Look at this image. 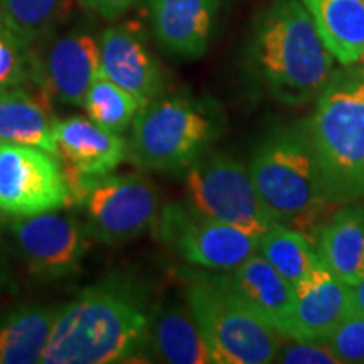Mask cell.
<instances>
[{
    "label": "cell",
    "mask_w": 364,
    "mask_h": 364,
    "mask_svg": "<svg viewBox=\"0 0 364 364\" xmlns=\"http://www.w3.org/2000/svg\"><path fill=\"white\" fill-rule=\"evenodd\" d=\"M152 311L134 279L108 277L59 307L44 364H113L145 349Z\"/></svg>",
    "instance_id": "obj_1"
},
{
    "label": "cell",
    "mask_w": 364,
    "mask_h": 364,
    "mask_svg": "<svg viewBox=\"0 0 364 364\" xmlns=\"http://www.w3.org/2000/svg\"><path fill=\"white\" fill-rule=\"evenodd\" d=\"M334 61L300 0H273L255 22L250 63L279 103L316 102L334 73Z\"/></svg>",
    "instance_id": "obj_2"
},
{
    "label": "cell",
    "mask_w": 364,
    "mask_h": 364,
    "mask_svg": "<svg viewBox=\"0 0 364 364\" xmlns=\"http://www.w3.org/2000/svg\"><path fill=\"white\" fill-rule=\"evenodd\" d=\"M255 189L280 225L316 235L336 206L306 125L268 132L250 159Z\"/></svg>",
    "instance_id": "obj_3"
},
{
    "label": "cell",
    "mask_w": 364,
    "mask_h": 364,
    "mask_svg": "<svg viewBox=\"0 0 364 364\" xmlns=\"http://www.w3.org/2000/svg\"><path fill=\"white\" fill-rule=\"evenodd\" d=\"M306 130L336 206L364 199V73L343 66L321 91Z\"/></svg>",
    "instance_id": "obj_4"
},
{
    "label": "cell",
    "mask_w": 364,
    "mask_h": 364,
    "mask_svg": "<svg viewBox=\"0 0 364 364\" xmlns=\"http://www.w3.org/2000/svg\"><path fill=\"white\" fill-rule=\"evenodd\" d=\"M184 294L216 364L273 363L284 338L218 272L191 273Z\"/></svg>",
    "instance_id": "obj_5"
},
{
    "label": "cell",
    "mask_w": 364,
    "mask_h": 364,
    "mask_svg": "<svg viewBox=\"0 0 364 364\" xmlns=\"http://www.w3.org/2000/svg\"><path fill=\"white\" fill-rule=\"evenodd\" d=\"M221 132V113L211 102L188 97H157L132 124L129 157L142 169L188 171Z\"/></svg>",
    "instance_id": "obj_6"
},
{
    "label": "cell",
    "mask_w": 364,
    "mask_h": 364,
    "mask_svg": "<svg viewBox=\"0 0 364 364\" xmlns=\"http://www.w3.org/2000/svg\"><path fill=\"white\" fill-rule=\"evenodd\" d=\"M186 191L199 213L252 235L280 225L255 189L250 167L226 152L203 154L186 171Z\"/></svg>",
    "instance_id": "obj_7"
},
{
    "label": "cell",
    "mask_w": 364,
    "mask_h": 364,
    "mask_svg": "<svg viewBox=\"0 0 364 364\" xmlns=\"http://www.w3.org/2000/svg\"><path fill=\"white\" fill-rule=\"evenodd\" d=\"M154 233L186 263L204 270H230L258 252L260 236L213 220L189 203L162 206Z\"/></svg>",
    "instance_id": "obj_8"
},
{
    "label": "cell",
    "mask_w": 364,
    "mask_h": 364,
    "mask_svg": "<svg viewBox=\"0 0 364 364\" xmlns=\"http://www.w3.org/2000/svg\"><path fill=\"white\" fill-rule=\"evenodd\" d=\"M90 236L108 245H120L152 230L161 215V194L142 174H110L90 186L83 198Z\"/></svg>",
    "instance_id": "obj_9"
},
{
    "label": "cell",
    "mask_w": 364,
    "mask_h": 364,
    "mask_svg": "<svg viewBox=\"0 0 364 364\" xmlns=\"http://www.w3.org/2000/svg\"><path fill=\"white\" fill-rule=\"evenodd\" d=\"M71 206L61 164L43 149L0 144V215L26 218Z\"/></svg>",
    "instance_id": "obj_10"
},
{
    "label": "cell",
    "mask_w": 364,
    "mask_h": 364,
    "mask_svg": "<svg viewBox=\"0 0 364 364\" xmlns=\"http://www.w3.org/2000/svg\"><path fill=\"white\" fill-rule=\"evenodd\" d=\"M59 211L16 218L11 225L22 260L41 279H68L78 273L88 250L85 225Z\"/></svg>",
    "instance_id": "obj_11"
},
{
    "label": "cell",
    "mask_w": 364,
    "mask_h": 364,
    "mask_svg": "<svg viewBox=\"0 0 364 364\" xmlns=\"http://www.w3.org/2000/svg\"><path fill=\"white\" fill-rule=\"evenodd\" d=\"M54 142L71 193V206L80 203L93 182L113 174L129 157L124 136L83 117L56 120Z\"/></svg>",
    "instance_id": "obj_12"
},
{
    "label": "cell",
    "mask_w": 364,
    "mask_h": 364,
    "mask_svg": "<svg viewBox=\"0 0 364 364\" xmlns=\"http://www.w3.org/2000/svg\"><path fill=\"white\" fill-rule=\"evenodd\" d=\"M39 88L58 103L83 107L86 91L102 73L100 43L93 36L73 31L54 39L39 61H31Z\"/></svg>",
    "instance_id": "obj_13"
},
{
    "label": "cell",
    "mask_w": 364,
    "mask_h": 364,
    "mask_svg": "<svg viewBox=\"0 0 364 364\" xmlns=\"http://www.w3.org/2000/svg\"><path fill=\"white\" fill-rule=\"evenodd\" d=\"M218 275L241 299L247 300L282 338H299L294 317V287L260 253H253L238 267L218 272Z\"/></svg>",
    "instance_id": "obj_14"
},
{
    "label": "cell",
    "mask_w": 364,
    "mask_h": 364,
    "mask_svg": "<svg viewBox=\"0 0 364 364\" xmlns=\"http://www.w3.org/2000/svg\"><path fill=\"white\" fill-rule=\"evenodd\" d=\"M98 43L100 65L108 80L130 91L144 105L161 97L162 70L134 27H107Z\"/></svg>",
    "instance_id": "obj_15"
},
{
    "label": "cell",
    "mask_w": 364,
    "mask_h": 364,
    "mask_svg": "<svg viewBox=\"0 0 364 364\" xmlns=\"http://www.w3.org/2000/svg\"><path fill=\"white\" fill-rule=\"evenodd\" d=\"M221 0H149L154 34L164 49L196 59L208 51Z\"/></svg>",
    "instance_id": "obj_16"
},
{
    "label": "cell",
    "mask_w": 364,
    "mask_h": 364,
    "mask_svg": "<svg viewBox=\"0 0 364 364\" xmlns=\"http://www.w3.org/2000/svg\"><path fill=\"white\" fill-rule=\"evenodd\" d=\"M297 339L327 341L341 322L354 312L351 285L322 265L294 289Z\"/></svg>",
    "instance_id": "obj_17"
},
{
    "label": "cell",
    "mask_w": 364,
    "mask_h": 364,
    "mask_svg": "<svg viewBox=\"0 0 364 364\" xmlns=\"http://www.w3.org/2000/svg\"><path fill=\"white\" fill-rule=\"evenodd\" d=\"M316 250L338 279L354 285L364 277V204H338L316 231Z\"/></svg>",
    "instance_id": "obj_18"
},
{
    "label": "cell",
    "mask_w": 364,
    "mask_h": 364,
    "mask_svg": "<svg viewBox=\"0 0 364 364\" xmlns=\"http://www.w3.org/2000/svg\"><path fill=\"white\" fill-rule=\"evenodd\" d=\"M144 351L171 364L215 363L188 304L169 302L154 307Z\"/></svg>",
    "instance_id": "obj_19"
},
{
    "label": "cell",
    "mask_w": 364,
    "mask_h": 364,
    "mask_svg": "<svg viewBox=\"0 0 364 364\" xmlns=\"http://www.w3.org/2000/svg\"><path fill=\"white\" fill-rule=\"evenodd\" d=\"M48 98L22 85L0 86V144L31 145L56 156V118Z\"/></svg>",
    "instance_id": "obj_20"
},
{
    "label": "cell",
    "mask_w": 364,
    "mask_h": 364,
    "mask_svg": "<svg viewBox=\"0 0 364 364\" xmlns=\"http://www.w3.org/2000/svg\"><path fill=\"white\" fill-rule=\"evenodd\" d=\"M322 43L341 66H353L364 54L363 0H300Z\"/></svg>",
    "instance_id": "obj_21"
},
{
    "label": "cell",
    "mask_w": 364,
    "mask_h": 364,
    "mask_svg": "<svg viewBox=\"0 0 364 364\" xmlns=\"http://www.w3.org/2000/svg\"><path fill=\"white\" fill-rule=\"evenodd\" d=\"M59 307L22 306L0 317V364H34L43 354Z\"/></svg>",
    "instance_id": "obj_22"
},
{
    "label": "cell",
    "mask_w": 364,
    "mask_h": 364,
    "mask_svg": "<svg viewBox=\"0 0 364 364\" xmlns=\"http://www.w3.org/2000/svg\"><path fill=\"white\" fill-rule=\"evenodd\" d=\"M258 253L290 285L299 287L322 265L316 245L304 231L275 225L258 240Z\"/></svg>",
    "instance_id": "obj_23"
},
{
    "label": "cell",
    "mask_w": 364,
    "mask_h": 364,
    "mask_svg": "<svg viewBox=\"0 0 364 364\" xmlns=\"http://www.w3.org/2000/svg\"><path fill=\"white\" fill-rule=\"evenodd\" d=\"M71 7L73 0H2L4 33L31 46L51 34Z\"/></svg>",
    "instance_id": "obj_24"
},
{
    "label": "cell",
    "mask_w": 364,
    "mask_h": 364,
    "mask_svg": "<svg viewBox=\"0 0 364 364\" xmlns=\"http://www.w3.org/2000/svg\"><path fill=\"white\" fill-rule=\"evenodd\" d=\"M83 107L91 120L103 129L122 134L134 124L135 117L145 105L130 91L113 83L103 73H100L86 91Z\"/></svg>",
    "instance_id": "obj_25"
},
{
    "label": "cell",
    "mask_w": 364,
    "mask_h": 364,
    "mask_svg": "<svg viewBox=\"0 0 364 364\" xmlns=\"http://www.w3.org/2000/svg\"><path fill=\"white\" fill-rule=\"evenodd\" d=\"M341 364H364V316L353 312L327 338Z\"/></svg>",
    "instance_id": "obj_26"
},
{
    "label": "cell",
    "mask_w": 364,
    "mask_h": 364,
    "mask_svg": "<svg viewBox=\"0 0 364 364\" xmlns=\"http://www.w3.org/2000/svg\"><path fill=\"white\" fill-rule=\"evenodd\" d=\"M273 363L282 364H341L327 341L284 339Z\"/></svg>",
    "instance_id": "obj_27"
},
{
    "label": "cell",
    "mask_w": 364,
    "mask_h": 364,
    "mask_svg": "<svg viewBox=\"0 0 364 364\" xmlns=\"http://www.w3.org/2000/svg\"><path fill=\"white\" fill-rule=\"evenodd\" d=\"M21 48L24 46L0 31V86L24 85L33 76V66H27Z\"/></svg>",
    "instance_id": "obj_28"
},
{
    "label": "cell",
    "mask_w": 364,
    "mask_h": 364,
    "mask_svg": "<svg viewBox=\"0 0 364 364\" xmlns=\"http://www.w3.org/2000/svg\"><path fill=\"white\" fill-rule=\"evenodd\" d=\"M135 2L136 0H78V4L85 11L110 21L129 12Z\"/></svg>",
    "instance_id": "obj_29"
},
{
    "label": "cell",
    "mask_w": 364,
    "mask_h": 364,
    "mask_svg": "<svg viewBox=\"0 0 364 364\" xmlns=\"http://www.w3.org/2000/svg\"><path fill=\"white\" fill-rule=\"evenodd\" d=\"M351 294L354 312L364 316V277L359 282H356V284L351 285Z\"/></svg>",
    "instance_id": "obj_30"
},
{
    "label": "cell",
    "mask_w": 364,
    "mask_h": 364,
    "mask_svg": "<svg viewBox=\"0 0 364 364\" xmlns=\"http://www.w3.org/2000/svg\"><path fill=\"white\" fill-rule=\"evenodd\" d=\"M353 66H356L359 71H363V73H364V54H363L361 58H359V61L356 63V65H353Z\"/></svg>",
    "instance_id": "obj_31"
},
{
    "label": "cell",
    "mask_w": 364,
    "mask_h": 364,
    "mask_svg": "<svg viewBox=\"0 0 364 364\" xmlns=\"http://www.w3.org/2000/svg\"><path fill=\"white\" fill-rule=\"evenodd\" d=\"M0 31L4 33V22H2V0H0Z\"/></svg>",
    "instance_id": "obj_32"
},
{
    "label": "cell",
    "mask_w": 364,
    "mask_h": 364,
    "mask_svg": "<svg viewBox=\"0 0 364 364\" xmlns=\"http://www.w3.org/2000/svg\"><path fill=\"white\" fill-rule=\"evenodd\" d=\"M363 2H364V0H363Z\"/></svg>",
    "instance_id": "obj_33"
}]
</instances>
